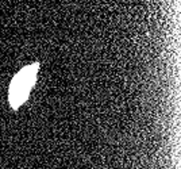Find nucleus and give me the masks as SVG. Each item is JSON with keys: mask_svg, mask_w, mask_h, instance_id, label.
<instances>
[{"mask_svg": "<svg viewBox=\"0 0 181 169\" xmlns=\"http://www.w3.org/2000/svg\"><path fill=\"white\" fill-rule=\"evenodd\" d=\"M39 64L27 65L15 75L10 85V104L12 108H18L27 100L31 89L35 84Z\"/></svg>", "mask_w": 181, "mask_h": 169, "instance_id": "1", "label": "nucleus"}]
</instances>
